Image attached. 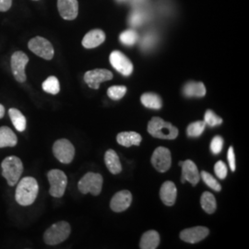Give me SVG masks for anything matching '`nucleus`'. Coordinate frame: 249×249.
I'll return each mask as SVG.
<instances>
[{
  "instance_id": "obj_1",
  "label": "nucleus",
  "mask_w": 249,
  "mask_h": 249,
  "mask_svg": "<svg viewBox=\"0 0 249 249\" xmlns=\"http://www.w3.org/2000/svg\"><path fill=\"white\" fill-rule=\"evenodd\" d=\"M39 192V186L36 179L31 177L18 180L15 192V199L20 206H30L36 201Z\"/></svg>"
},
{
  "instance_id": "obj_2",
  "label": "nucleus",
  "mask_w": 249,
  "mask_h": 249,
  "mask_svg": "<svg viewBox=\"0 0 249 249\" xmlns=\"http://www.w3.org/2000/svg\"><path fill=\"white\" fill-rule=\"evenodd\" d=\"M148 132L154 138L175 140L178 136V127L160 117H152L148 124Z\"/></svg>"
},
{
  "instance_id": "obj_3",
  "label": "nucleus",
  "mask_w": 249,
  "mask_h": 249,
  "mask_svg": "<svg viewBox=\"0 0 249 249\" xmlns=\"http://www.w3.org/2000/svg\"><path fill=\"white\" fill-rule=\"evenodd\" d=\"M2 176L9 184V187H14L23 173V164L17 156H9L1 163Z\"/></svg>"
},
{
  "instance_id": "obj_4",
  "label": "nucleus",
  "mask_w": 249,
  "mask_h": 249,
  "mask_svg": "<svg viewBox=\"0 0 249 249\" xmlns=\"http://www.w3.org/2000/svg\"><path fill=\"white\" fill-rule=\"evenodd\" d=\"M71 228L67 222H58L49 227L44 234V241L46 245L55 246L67 240L71 234Z\"/></svg>"
},
{
  "instance_id": "obj_5",
  "label": "nucleus",
  "mask_w": 249,
  "mask_h": 249,
  "mask_svg": "<svg viewBox=\"0 0 249 249\" xmlns=\"http://www.w3.org/2000/svg\"><path fill=\"white\" fill-rule=\"evenodd\" d=\"M103 182L104 179L100 174L89 172L80 179L78 187L83 195L90 193L93 196H98L102 191Z\"/></svg>"
},
{
  "instance_id": "obj_6",
  "label": "nucleus",
  "mask_w": 249,
  "mask_h": 249,
  "mask_svg": "<svg viewBox=\"0 0 249 249\" xmlns=\"http://www.w3.org/2000/svg\"><path fill=\"white\" fill-rule=\"evenodd\" d=\"M47 178L50 184L49 193L53 197H61L68 186V178L61 170L53 169L48 172Z\"/></svg>"
},
{
  "instance_id": "obj_7",
  "label": "nucleus",
  "mask_w": 249,
  "mask_h": 249,
  "mask_svg": "<svg viewBox=\"0 0 249 249\" xmlns=\"http://www.w3.org/2000/svg\"><path fill=\"white\" fill-rule=\"evenodd\" d=\"M28 47L33 53L45 60H51L53 57L54 50L53 45L44 37L36 36L31 39L28 43Z\"/></svg>"
},
{
  "instance_id": "obj_8",
  "label": "nucleus",
  "mask_w": 249,
  "mask_h": 249,
  "mask_svg": "<svg viewBox=\"0 0 249 249\" xmlns=\"http://www.w3.org/2000/svg\"><path fill=\"white\" fill-rule=\"evenodd\" d=\"M53 153L54 157L60 162L69 164L75 156V148L70 141L61 139L53 143Z\"/></svg>"
},
{
  "instance_id": "obj_9",
  "label": "nucleus",
  "mask_w": 249,
  "mask_h": 249,
  "mask_svg": "<svg viewBox=\"0 0 249 249\" xmlns=\"http://www.w3.org/2000/svg\"><path fill=\"white\" fill-rule=\"evenodd\" d=\"M29 62V57L26 53L17 51L12 53L10 66H11V71L15 78V80L18 82L23 83L26 81V74H25V68Z\"/></svg>"
},
{
  "instance_id": "obj_10",
  "label": "nucleus",
  "mask_w": 249,
  "mask_h": 249,
  "mask_svg": "<svg viewBox=\"0 0 249 249\" xmlns=\"http://www.w3.org/2000/svg\"><path fill=\"white\" fill-rule=\"evenodd\" d=\"M151 163L158 172H167L172 164V155L169 150L164 147H158L155 149L151 156Z\"/></svg>"
},
{
  "instance_id": "obj_11",
  "label": "nucleus",
  "mask_w": 249,
  "mask_h": 249,
  "mask_svg": "<svg viewBox=\"0 0 249 249\" xmlns=\"http://www.w3.org/2000/svg\"><path fill=\"white\" fill-rule=\"evenodd\" d=\"M114 78L113 73L107 70L97 69L93 71H89L84 75V81L89 86V88L98 89L100 84L104 81L112 80Z\"/></svg>"
},
{
  "instance_id": "obj_12",
  "label": "nucleus",
  "mask_w": 249,
  "mask_h": 249,
  "mask_svg": "<svg viewBox=\"0 0 249 249\" xmlns=\"http://www.w3.org/2000/svg\"><path fill=\"white\" fill-rule=\"evenodd\" d=\"M110 63L114 69L124 76H129L133 72V64L120 51H114L111 53Z\"/></svg>"
},
{
  "instance_id": "obj_13",
  "label": "nucleus",
  "mask_w": 249,
  "mask_h": 249,
  "mask_svg": "<svg viewBox=\"0 0 249 249\" xmlns=\"http://www.w3.org/2000/svg\"><path fill=\"white\" fill-rule=\"evenodd\" d=\"M179 165L182 167L181 182L184 184L186 181L189 182L193 187L200 180V174L197 170L196 164L191 160L179 161Z\"/></svg>"
},
{
  "instance_id": "obj_14",
  "label": "nucleus",
  "mask_w": 249,
  "mask_h": 249,
  "mask_svg": "<svg viewBox=\"0 0 249 249\" xmlns=\"http://www.w3.org/2000/svg\"><path fill=\"white\" fill-rule=\"evenodd\" d=\"M210 231L208 228L203 226H196L192 228L185 229L181 231L180 238L189 244H196L197 242L204 240L209 235Z\"/></svg>"
},
{
  "instance_id": "obj_15",
  "label": "nucleus",
  "mask_w": 249,
  "mask_h": 249,
  "mask_svg": "<svg viewBox=\"0 0 249 249\" xmlns=\"http://www.w3.org/2000/svg\"><path fill=\"white\" fill-rule=\"evenodd\" d=\"M57 9L64 19L73 20L79 13L78 0H57Z\"/></svg>"
},
{
  "instance_id": "obj_16",
  "label": "nucleus",
  "mask_w": 249,
  "mask_h": 249,
  "mask_svg": "<svg viewBox=\"0 0 249 249\" xmlns=\"http://www.w3.org/2000/svg\"><path fill=\"white\" fill-rule=\"evenodd\" d=\"M132 201V195L128 190H122L117 192L112 197L110 207L116 213H122L129 208Z\"/></svg>"
},
{
  "instance_id": "obj_17",
  "label": "nucleus",
  "mask_w": 249,
  "mask_h": 249,
  "mask_svg": "<svg viewBox=\"0 0 249 249\" xmlns=\"http://www.w3.org/2000/svg\"><path fill=\"white\" fill-rule=\"evenodd\" d=\"M160 196L162 203L166 206H173L176 203L178 189L172 181L164 182L160 189Z\"/></svg>"
},
{
  "instance_id": "obj_18",
  "label": "nucleus",
  "mask_w": 249,
  "mask_h": 249,
  "mask_svg": "<svg viewBox=\"0 0 249 249\" xmlns=\"http://www.w3.org/2000/svg\"><path fill=\"white\" fill-rule=\"evenodd\" d=\"M106 41V34L102 30H92L84 36L82 40V45L85 48H95L102 45Z\"/></svg>"
},
{
  "instance_id": "obj_19",
  "label": "nucleus",
  "mask_w": 249,
  "mask_h": 249,
  "mask_svg": "<svg viewBox=\"0 0 249 249\" xmlns=\"http://www.w3.org/2000/svg\"><path fill=\"white\" fill-rule=\"evenodd\" d=\"M183 93L186 97L191 98V97H198L201 98L206 94V88L202 82H195L190 81L187 82L184 86Z\"/></svg>"
},
{
  "instance_id": "obj_20",
  "label": "nucleus",
  "mask_w": 249,
  "mask_h": 249,
  "mask_svg": "<svg viewBox=\"0 0 249 249\" xmlns=\"http://www.w3.org/2000/svg\"><path fill=\"white\" fill-rule=\"evenodd\" d=\"M18 143V138L8 126L0 127V148H12Z\"/></svg>"
},
{
  "instance_id": "obj_21",
  "label": "nucleus",
  "mask_w": 249,
  "mask_h": 249,
  "mask_svg": "<svg viewBox=\"0 0 249 249\" xmlns=\"http://www.w3.org/2000/svg\"><path fill=\"white\" fill-rule=\"evenodd\" d=\"M160 244V235L154 230L147 231L143 233L140 243V248L142 249H155Z\"/></svg>"
},
{
  "instance_id": "obj_22",
  "label": "nucleus",
  "mask_w": 249,
  "mask_h": 249,
  "mask_svg": "<svg viewBox=\"0 0 249 249\" xmlns=\"http://www.w3.org/2000/svg\"><path fill=\"white\" fill-rule=\"evenodd\" d=\"M116 141L118 144L128 148L132 145L139 146L142 141V138L140 134L137 133V132L129 131V132H121V133L118 134L116 137Z\"/></svg>"
},
{
  "instance_id": "obj_23",
  "label": "nucleus",
  "mask_w": 249,
  "mask_h": 249,
  "mask_svg": "<svg viewBox=\"0 0 249 249\" xmlns=\"http://www.w3.org/2000/svg\"><path fill=\"white\" fill-rule=\"evenodd\" d=\"M105 162L107 167L113 175H117L122 171L119 157L114 150H108L105 154Z\"/></svg>"
},
{
  "instance_id": "obj_24",
  "label": "nucleus",
  "mask_w": 249,
  "mask_h": 249,
  "mask_svg": "<svg viewBox=\"0 0 249 249\" xmlns=\"http://www.w3.org/2000/svg\"><path fill=\"white\" fill-rule=\"evenodd\" d=\"M9 117L15 128L18 132H23L26 129L27 121L25 116L22 115V113L16 109V108H10L9 110Z\"/></svg>"
},
{
  "instance_id": "obj_25",
  "label": "nucleus",
  "mask_w": 249,
  "mask_h": 249,
  "mask_svg": "<svg viewBox=\"0 0 249 249\" xmlns=\"http://www.w3.org/2000/svg\"><path fill=\"white\" fill-rule=\"evenodd\" d=\"M141 101L143 106L147 108L160 109L162 107L161 99L158 94H155V93H151V92L144 93L141 97Z\"/></svg>"
},
{
  "instance_id": "obj_26",
  "label": "nucleus",
  "mask_w": 249,
  "mask_h": 249,
  "mask_svg": "<svg viewBox=\"0 0 249 249\" xmlns=\"http://www.w3.org/2000/svg\"><path fill=\"white\" fill-rule=\"evenodd\" d=\"M200 205L207 213L213 214L216 211L217 203L215 196L210 192H204L200 197Z\"/></svg>"
},
{
  "instance_id": "obj_27",
  "label": "nucleus",
  "mask_w": 249,
  "mask_h": 249,
  "mask_svg": "<svg viewBox=\"0 0 249 249\" xmlns=\"http://www.w3.org/2000/svg\"><path fill=\"white\" fill-rule=\"evenodd\" d=\"M43 89L45 92L50 93V94H57L60 90V84L59 81L57 80L56 77L54 76H50L43 82Z\"/></svg>"
},
{
  "instance_id": "obj_28",
  "label": "nucleus",
  "mask_w": 249,
  "mask_h": 249,
  "mask_svg": "<svg viewBox=\"0 0 249 249\" xmlns=\"http://www.w3.org/2000/svg\"><path fill=\"white\" fill-rule=\"evenodd\" d=\"M205 127H206V123L204 120H200V121H196L194 123H191L187 126V134L188 137L191 138H196L199 137L201 134L203 133Z\"/></svg>"
},
{
  "instance_id": "obj_29",
  "label": "nucleus",
  "mask_w": 249,
  "mask_h": 249,
  "mask_svg": "<svg viewBox=\"0 0 249 249\" xmlns=\"http://www.w3.org/2000/svg\"><path fill=\"white\" fill-rule=\"evenodd\" d=\"M200 178L204 181L205 184L208 187H211L212 189H213V190L217 191V192L222 190V187H221L220 183L211 174H209L208 172L202 171L201 174H200Z\"/></svg>"
},
{
  "instance_id": "obj_30",
  "label": "nucleus",
  "mask_w": 249,
  "mask_h": 249,
  "mask_svg": "<svg viewBox=\"0 0 249 249\" xmlns=\"http://www.w3.org/2000/svg\"><path fill=\"white\" fill-rule=\"evenodd\" d=\"M119 39L122 44L130 46V45H133L138 41L139 36L133 30H127L120 35Z\"/></svg>"
},
{
  "instance_id": "obj_31",
  "label": "nucleus",
  "mask_w": 249,
  "mask_h": 249,
  "mask_svg": "<svg viewBox=\"0 0 249 249\" xmlns=\"http://www.w3.org/2000/svg\"><path fill=\"white\" fill-rule=\"evenodd\" d=\"M204 122L206 123V125L213 127L216 125L223 124V119L217 116L213 111L207 110L205 113Z\"/></svg>"
},
{
  "instance_id": "obj_32",
  "label": "nucleus",
  "mask_w": 249,
  "mask_h": 249,
  "mask_svg": "<svg viewBox=\"0 0 249 249\" xmlns=\"http://www.w3.org/2000/svg\"><path fill=\"white\" fill-rule=\"evenodd\" d=\"M126 90L125 86H112L107 90V95L113 100H120L124 97Z\"/></svg>"
},
{
  "instance_id": "obj_33",
  "label": "nucleus",
  "mask_w": 249,
  "mask_h": 249,
  "mask_svg": "<svg viewBox=\"0 0 249 249\" xmlns=\"http://www.w3.org/2000/svg\"><path fill=\"white\" fill-rule=\"evenodd\" d=\"M146 17L147 16L142 10H136L131 14V16L129 18V23H130V25L134 27L140 26L145 21Z\"/></svg>"
},
{
  "instance_id": "obj_34",
  "label": "nucleus",
  "mask_w": 249,
  "mask_h": 249,
  "mask_svg": "<svg viewBox=\"0 0 249 249\" xmlns=\"http://www.w3.org/2000/svg\"><path fill=\"white\" fill-rule=\"evenodd\" d=\"M223 148V140L222 137H214L211 143V151L213 154H219Z\"/></svg>"
},
{
  "instance_id": "obj_35",
  "label": "nucleus",
  "mask_w": 249,
  "mask_h": 249,
  "mask_svg": "<svg viewBox=\"0 0 249 249\" xmlns=\"http://www.w3.org/2000/svg\"><path fill=\"white\" fill-rule=\"evenodd\" d=\"M214 172H215L217 178H220V179H224L227 176V167H226L225 163L222 160L217 161L214 166Z\"/></svg>"
},
{
  "instance_id": "obj_36",
  "label": "nucleus",
  "mask_w": 249,
  "mask_h": 249,
  "mask_svg": "<svg viewBox=\"0 0 249 249\" xmlns=\"http://www.w3.org/2000/svg\"><path fill=\"white\" fill-rule=\"evenodd\" d=\"M155 40H156L155 36H153L152 34H148L147 36H144V38L142 41V47L145 48V49L150 48L151 46L154 45Z\"/></svg>"
},
{
  "instance_id": "obj_37",
  "label": "nucleus",
  "mask_w": 249,
  "mask_h": 249,
  "mask_svg": "<svg viewBox=\"0 0 249 249\" xmlns=\"http://www.w3.org/2000/svg\"><path fill=\"white\" fill-rule=\"evenodd\" d=\"M228 161H229V165L231 171L234 172L235 171V155H234L232 147H230L228 150Z\"/></svg>"
},
{
  "instance_id": "obj_38",
  "label": "nucleus",
  "mask_w": 249,
  "mask_h": 249,
  "mask_svg": "<svg viewBox=\"0 0 249 249\" xmlns=\"http://www.w3.org/2000/svg\"><path fill=\"white\" fill-rule=\"evenodd\" d=\"M12 6V0H0V11H8Z\"/></svg>"
},
{
  "instance_id": "obj_39",
  "label": "nucleus",
  "mask_w": 249,
  "mask_h": 249,
  "mask_svg": "<svg viewBox=\"0 0 249 249\" xmlns=\"http://www.w3.org/2000/svg\"><path fill=\"white\" fill-rule=\"evenodd\" d=\"M5 112H6L5 107H3V106L0 104V119L3 118L4 116H5Z\"/></svg>"
},
{
  "instance_id": "obj_40",
  "label": "nucleus",
  "mask_w": 249,
  "mask_h": 249,
  "mask_svg": "<svg viewBox=\"0 0 249 249\" xmlns=\"http://www.w3.org/2000/svg\"><path fill=\"white\" fill-rule=\"evenodd\" d=\"M146 0H131V2H132V4L133 5H141V4H142L143 2H145Z\"/></svg>"
},
{
  "instance_id": "obj_41",
  "label": "nucleus",
  "mask_w": 249,
  "mask_h": 249,
  "mask_svg": "<svg viewBox=\"0 0 249 249\" xmlns=\"http://www.w3.org/2000/svg\"><path fill=\"white\" fill-rule=\"evenodd\" d=\"M119 1H124V0H119Z\"/></svg>"
},
{
  "instance_id": "obj_42",
  "label": "nucleus",
  "mask_w": 249,
  "mask_h": 249,
  "mask_svg": "<svg viewBox=\"0 0 249 249\" xmlns=\"http://www.w3.org/2000/svg\"><path fill=\"white\" fill-rule=\"evenodd\" d=\"M34 1H38V0H34Z\"/></svg>"
}]
</instances>
